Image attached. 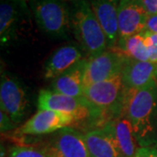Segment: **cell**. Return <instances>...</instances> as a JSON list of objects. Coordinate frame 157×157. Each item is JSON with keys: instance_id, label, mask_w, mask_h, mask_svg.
Masks as SVG:
<instances>
[{"instance_id": "obj_23", "label": "cell", "mask_w": 157, "mask_h": 157, "mask_svg": "<svg viewBox=\"0 0 157 157\" xmlns=\"http://www.w3.org/2000/svg\"><path fill=\"white\" fill-rule=\"evenodd\" d=\"M145 31L157 34V14L148 15Z\"/></svg>"}, {"instance_id": "obj_15", "label": "cell", "mask_w": 157, "mask_h": 157, "mask_svg": "<svg viewBox=\"0 0 157 157\" xmlns=\"http://www.w3.org/2000/svg\"><path fill=\"white\" fill-rule=\"evenodd\" d=\"M86 60V59H81L67 72L54 78L52 82V91L75 98L83 97V77Z\"/></svg>"}, {"instance_id": "obj_10", "label": "cell", "mask_w": 157, "mask_h": 157, "mask_svg": "<svg viewBox=\"0 0 157 157\" xmlns=\"http://www.w3.org/2000/svg\"><path fill=\"white\" fill-rule=\"evenodd\" d=\"M73 126H77V123L70 115L51 110H39L12 134L16 136L47 135Z\"/></svg>"}, {"instance_id": "obj_6", "label": "cell", "mask_w": 157, "mask_h": 157, "mask_svg": "<svg viewBox=\"0 0 157 157\" xmlns=\"http://www.w3.org/2000/svg\"><path fill=\"white\" fill-rule=\"evenodd\" d=\"M1 110L7 113L16 124L27 115L30 107L29 97L24 85L17 78L2 73L0 83Z\"/></svg>"}, {"instance_id": "obj_5", "label": "cell", "mask_w": 157, "mask_h": 157, "mask_svg": "<svg viewBox=\"0 0 157 157\" xmlns=\"http://www.w3.org/2000/svg\"><path fill=\"white\" fill-rule=\"evenodd\" d=\"M35 20L52 38L67 39L71 32V12L59 0H39L33 6Z\"/></svg>"}, {"instance_id": "obj_9", "label": "cell", "mask_w": 157, "mask_h": 157, "mask_svg": "<svg viewBox=\"0 0 157 157\" xmlns=\"http://www.w3.org/2000/svg\"><path fill=\"white\" fill-rule=\"evenodd\" d=\"M127 59L113 49H107L98 56L89 58L85 67L84 87L121 74Z\"/></svg>"}, {"instance_id": "obj_7", "label": "cell", "mask_w": 157, "mask_h": 157, "mask_svg": "<svg viewBox=\"0 0 157 157\" xmlns=\"http://www.w3.org/2000/svg\"><path fill=\"white\" fill-rule=\"evenodd\" d=\"M28 12L25 2L2 0L0 5V42L3 47L17 42L24 32Z\"/></svg>"}, {"instance_id": "obj_12", "label": "cell", "mask_w": 157, "mask_h": 157, "mask_svg": "<svg viewBox=\"0 0 157 157\" xmlns=\"http://www.w3.org/2000/svg\"><path fill=\"white\" fill-rule=\"evenodd\" d=\"M113 140L121 157H136L139 146L136 141L131 123L128 118L121 113L101 126Z\"/></svg>"}, {"instance_id": "obj_2", "label": "cell", "mask_w": 157, "mask_h": 157, "mask_svg": "<svg viewBox=\"0 0 157 157\" xmlns=\"http://www.w3.org/2000/svg\"><path fill=\"white\" fill-rule=\"evenodd\" d=\"M70 12L74 37L89 58L106 52L108 48L106 34L89 3L80 0Z\"/></svg>"}, {"instance_id": "obj_14", "label": "cell", "mask_w": 157, "mask_h": 157, "mask_svg": "<svg viewBox=\"0 0 157 157\" xmlns=\"http://www.w3.org/2000/svg\"><path fill=\"white\" fill-rule=\"evenodd\" d=\"M121 0H93L92 9L106 34L108 49L113 48L119 40L118 11Z\"/></svg>"}, {"instance_id": "obj_18", "label": "cell", "mask_w": 157, "mask_h": 157, "mask_svg": "<svg viewBox=\"0 0 157 157\" xmlns=\"http://www.w3.org/2000/svg\"><path fill=\"white\" fill-rule=\"evenodd\" d=\"M111 49L116 51L129 59L149 61L148 51L145 43L143 33L119 39L117 45Z\"/></svg>"}, {"instance_id": "obj_4", "label": "cell", "mask_w": 157, "mask_h": 157, "mask_svg": "<svg viewBox=\"0 0 157 157\" xmlns=\"http://www.w3.org/2000/svg\"><path fill=\"white\" fill-rule=\"evenodd\" d=\"M125 92L126 88L121 73L84 87L83 97L101 113L104 125L121 113Z\"/></svg>"}, {"instance_id": "obj_20", "label": "cell", "mask_w": 157, "mask_h": 157, "mask_svg": "<svg viewBox=\"0 0 157 157\" xmlns=\"http://www.w3.org/2000/svg\"><path fill=\"white\" fill-rule=\"evenodd\" d=\"M143 36L148 51L149 61L157 64V34L144 31Z\"/></svg>"}, {"instance_id": "obj_24", "label": "cell", "mask_w": 157, "mask_h": 157, "mask_svg": "<svg viewBox=\"0 0 157 157\" xmlns=\"http://www.w3.org/2000/svg\"><path fill=\"white\" fill-rule=\"evenodd\" d=\"M136 157H157V149L151 147H140Z\"/></svg>"}, {"instance_id": "obj_16", "label": "cell", "mask_w": 157, "mask_h": 157, "mask_svg": "<svg viewBox=\"0 0 157 157\" xmlns=\"http://www.w3.org/2000/svg\"><path fill=\"white\" fill-rule=\"evenodd\" d=\"M81 59H83L82 53L77 46L64 45L59 47L46 62L44 77L45 79H54Z\"/></svg>"}, {"instance_id": "obj_22", "label": "cell", "mask_w": 157, "mask_h": 157, "mask_svg": "<svg viewBox=\"0 0 157 157\" xmlns=\"http://www.w3.org/2000/svg\"><path fill=\"white\" fill-rule=\"evenodd\" d=\"M148 15L157 14V0H140Z\"/></svg>"}, {"instance_id": "obj_17", "label": "cell", "mask_w": 157, "mask_h": 157, "mask_svg": "<svg viewBox=\"0 0 157 157\" xmlns=\"http://www.w3.org/2000/svg\"><path fill=\"white\" fill-rule=\"evenodd\" d=\"M91 157H121L110 135L102 128H94L84 134Z\"/></svg>"}, {"instance_id": "obj_21", "label": "cell", "mask_w": 157, "mask_h": 157, "mask_svg": "<svg viewBox=\"0 0 157 157\" xmlns=\"http://www.w3.org/2000/svg\"><path fill=\"white\" fill-rule=\"evenodd\" d=\"M16 126H17V124L11 120L10 116L4 111L1 110V112H0V130H1V133L4 134V133H6L10 130L16 129Z\"/></svg>"}, {"instance_id": "obj_25", "label": "cell", "mask_w": 157, "mask_h": 157, "mask_svg": "<svg viewBox=\"0 0 157 157\" xmlns=\"http://www.w3.org/2000/svg\"><path fill=\"white\" fill-rule=\"evenodd\" d=\"M11 1H21V2H25V0H11Z\"/></svg>"}, {"instance_id": "obj_19", "label": "cell", "mask_w": 157, "mask_h": 157, "mask_svg": "<svg viewBox=\"0 0 157 157\" xmlns=\"http://www.w3.org/2000/svg\"><path fill=\"white\" fill-rule=\"evenodd\" d=\"M8 157H49V155L41 145L39 146L17 145L12 147L10 149Z\"/></svg>"}, {"instance_id": "obj_1", "label": "cell", "mask_w": 157, "mask_h": 157, "mask_svg": "<svg viewBox=\"0 0 157 157\" xmlns=\"http://www.w3.org/2000/svg\"><path fill=\"white\" fill-rule=\"evenodd\" d=\"M121 113L131 123L139 147H157V82L126 89Z\"/></svg>"}, {"instance_id": "obj_3", "label": "cell", "mask_w": 157, "mask_h": 157, "mask_svg": "<svg viewBox=\"0 0 157 157\" xmlns=\"http://www.w3.org/2000/svg\"><path fill=\"white\" fill-rule=\"evenodd\" d=\"M39 110H51L70 115L77 125L92 122L96 127L103 125L101 113L93 107L84 97L75 98L56 93L52 90H41L38 97Z\"/></svg>"}, {"instance_id": "obj_11", "label": "cell", "mask_w": 157, "mask_h": 157, "mask_svg": "<svg viewBox=\"0 0 157 157\" xmlns=\"http://www.w3.org/2000/svg\"><path fill=\"white\" fill-rule=\"evenodd\" d=\"M148 13L140 0H121L118 11L119 39L146 30Z\"/></svg>"}, {"instance_id": "obj_13", "label": "cell", "mask_w": 157, "mask_h": 157, "mask_svg": "<svg viewBox=\"0 0 157 157\" xmlns=\"http://www.w3.org/2000/svg\"><path fill=\"white\" fill-rule=\"evenodd\" d=\"M121 77L126 89H140L157 82V64L128 59Z\"/></svg>"}, {"instance_id": "obj_8", "label": "cell", "mask_w": 157, "mask_h": 157, "mask_svg": "<svg viewBox=\"0 0 157 157\" xmlns=\"http://www.w3.org/2000/svg\"><path fill=\"white\" fill-rule=\"evenodd\" d=\"M41 146L49 157H91L84 135L73 128L52 133Z\"/></svg>"}]
</instances>
